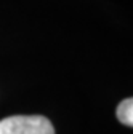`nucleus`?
Here are the masks:
<instances>
[{
	"mask_svg": "<svg viewBox=\"0 0 133 134\" xmlns=\"http://www.w3.org/2000/svg\"><path fill=\"white\" fill-rule=\"evenodd\" d=\"M0 134H55V128L43 115H11L0 120Z\"/></svg>",
	"mask_w": 133,
	"mask_h": 134,
	"instance_id": "obj_1",
	"label": "nucleus"
},
{
	"mask_svg": "<svg viewBox=\"0 0 133 134\" xmlns=\"http://www.w3.org/2000/svg\"><path fill=\"white\" fill-rule=\"evenodd\" d=\"M117 120L125 126H133V99L127 97L117 105Z\"/></svg>",
	"mask_w": 133,
	"mask_h": 134,
	"instance_id": "obj_2",
	"label": "nucleus"
}]
</instances>
